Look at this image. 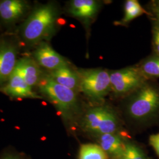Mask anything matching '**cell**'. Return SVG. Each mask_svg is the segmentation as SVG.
<instances>
[{
  "label": "cell",
  "instance_id": "cell-1",
  "mask_svg": "<svg viewBox=\"0 0 159 159\" xmlns=\"http://www.w3.org/2000/svg\"><path fill=\"white\" fill-rule=\"evenodd\" d=\"M124 110L126 116L137 124H148L159 119V84L148 80L125 97Z\"/></svg>",
  "mask_w": 159,
  "mask_h": 159
},
{
  "label": "cell",
  "instance_id": "cell-2",
  "mask_svg": "<svg viewBox=\"0 0 159 159\" xmlns=\"http://www.w3.org/2000/svg\"><path fill=\"white\" fill-rule=\"evenodd\" d=\"M38 86L42 94L56 107L67 127L71 129L78 127L84 110L77 93L60 85L49 75H44Z\"/></svg>",
  "mask_w": 159,
  "mask_h": 159
},
{
  "label": "cell",
  "instance_id": "cell-3",
  "mask_svg": "<svg viewBox=\"0 0 159 159\" xmlns=\"http://www.w3.org/2000/svg\"><path fill=\"white\" fill-rule=\"evenodd\" d=\"M60 11L56 4L49 2L38 7L23 24L21 33L27 43L39 44L54 34Z\"/></svg>",
  "mask_w": 159,
  "mask_h": 159
},
{
  "label": "cell",
  "instance_id": "cell-4",
  "mask_svg": "<svg viewBox=\"0 0 159 159\" xmlns=\"http://www.w3.org/2000/svg\"><path fill=\"white\" fill-rule=\"evenodd\" d=\"M78 127L94 137L120 133L121 127L117 113L113 108L104 103L94 104L83 111Z\"/></svg>",
  "mask_w": 159,
  "mask_h": 159
},
{
  "label": "cell",
  "instance_id": "cell-5",
  "mask_svg": "<svg viewBox=\"0 0 159 159\" xmlns=\"http://www.w3.org/2000/svg\"><path fill=\"white\" fill-rule=\"evenodd\" d=\"M80 91L94 104L104 103V98L111 92L109 71L102 68H80Z\"/></svg>",
  "mask_w": 159,
  "mask_h": 159
},
{
  "label": "cell",
  "instance_id": "cell-6",
  "mask_svg": "<svg viewBox=\"0 0 159 159\" xmlns=\"http://www.w3.org/2000/svg\"><path fill=\"white\" fill-rule=\"evenodd\" d=\"M109 74L111 92L116 97L125 98L148 80L137 66L109 71Z\"/></svg>",
  "mask_w": 159,
  "mask_h": 159
},
{
  "label": "cell",
  "instance_id": "cell-7",
  "mask_svg": "<svg viewBox=\"0 0 159 159\" xmlns=\"http://www.w3.org/2000/svg\"><path fill=\"white\" fill-rule=\"evenodd\" d=\"M102 3L96 0H73L68 4L67 11L84 25L87 31L95 21Z\"/></svg>",
  "mask_w": 159,
  "mask_h": 159
},
{
  "label": "cell",
  "instance_id": "cell-8",
  "mask_svg": "<svg viewBox=\"0 0 159 159\" xmlns=\"http://www.w3.org/2000/svg\"><path fill=\"white\" fill-rule=\"evenodd\" d=\"M34 56L35 61L40 66L51 71L68 66L66 59L46 42L43 41L38 44Z\"/></svg>",
  "mask_w": 159,
  "mask_h": 159
},
{
  "label": "cell",
  "instance_id": "cell-9",
  "mask_svg": "<svg viewBox=\"0 0 159 159\" xmlns=\"http://www.w3.org/2000/svg\"><path fill=\"white\" fill-rule=\"evenodd\" d=\"M1 91L13 98H43L42 96L33 91L32 87L25 82L16 67L6 85L2 87Z\"/></svg>",
  "mask_w": 159,
  "mask_h": 159
},
{
  "label": "cell",
  "instance_id": "cell-10",
  "mask_svg": "<svg viewBox=\"0 0 159 159\" xmlns=\"http://www.w3.org/2000/svg\"><path fill=\"white\" fill-rule=\"evenodd\" d=\"M16 45L8 41L0 43V85L3 84L13 73L17 60Z\"/></svg>",
  "mask_w": 159,
  "mask_h": 159
},
{
  "label": "cell",
  "instance_id": "cell-11",
  "mask_svg": "<svg viewBox=\"0 0 159 159\" xmlns=\"http://www.w3.org/2000/svg\"><path fill=\"white\" fill-rule=\"evenodd\" d=\"M97 143L108 158L116 159L123 153L128 142L120 133L104 134L94 137Z\"/></svg>",
  "mask_w": 159,
  "mask_h": 159
},
{
  "label": "cell",
  "instance_id": "cell-12",
  "mask_svg": "<svg viewBox=\"0 0 159 159\" xmlns=\"http://www.w3.org/2000/svg\"><path fill=\"white\" fill-rule=\"evenodd\" d=\"M16 68L30 87L39 85L44 75L35 60L30 57H23L17 60Z\"/></svg>",
  "mask_w": 159,
  "mask_h": 159
},
{
  "label": "cell",
  "instance_id": "cell-13",
  "mask_svg": "<svg viewBox=\"0 0 159 159\" xmlns=\"http://www.w3.org/2000/svg\"><path fill=\"white\" fill-rule=\"evenodd\" d=\"M28 8V3L25 1H2L0 2V18L5 23H15L26 13Z\"/></svg>",
  "mask_w": 159,
  "mask_h": 159
},
{
  "label": "cell",
  "instance_id": "cell-14",
  "mask_svg": "<svg viewBox=\"0 0 159 159\" xmlns=\"http://www.w3.org/2000/svg\"><path fill=\"white\" fill-rule=\"evenodd\" d=\"M49 76L60 85L75 92L80 91L79 75L77 70L65 66L52 71Z\"/></svg>",
  "mask_w": 159,
  "mask_h": 159
},
{
  "label": "cell",
  "instance_id": "cell-15",
  "mask_svg": "<svg viewBox=\"0 0 159 159\" xmlns=\"http://www.w3.org/2000/svg\"><path fill=\"white\" fill-rule=\"evenodd\" d=\"M144 14H149L146 11L137 0H127L125 4V14L119 20L114 24L116 26H127L131 21Z\"/></svg>",
  "mask_w": 159,
  "mask_h": 159
},
{
  "label": "cell",
  "instance_id": "cell-16",
  "mask_svg": "<svg viewBox=\"0 0 159 159\" xmlns=\"http://www.w3.org/2000/svg\"><path fill=\"white\" fill-rule=\"evenodd\" d=\"M140 73L147 80L159 78V56L152 54L145 58L137 66Z\"/></svg>",
  "mask_w": 159,
  "mask_h": 159
},
{
  "label": "cell",
  "instance_id": "cell-17",
  "mask_svg": "<svg viewBox=\"0 0 159 159\" xmlns=\"http://www.w3.org/2000/svg\"><path fill=\"white\" fill-rule=\"evenodd\" d=\"M108 156L96 144H84L80 148L79 159H108Z\"/></svg>",
  "mask_w": 159,
  "mask_h": 159
},
{
  "label": "cell",
  "instance_id": "cell-18",
  "mask_svg": "<svg viewBox=\"0 0 159 159\" xmlns=\"http://www.w3.org/2000/svg\"><path fill=\"white\" fill-rule=\"evenodd\" d=\"M116 159H148L146 153L137 145L127 142L123 153Z\"/></svg>",
  "mask_w": 159,
  "mask_h": 159
},
{
  "label": "cell",
  "instance_id": "cell-19",
  "mask_svg": "<svg viewBox=\"0 0 159 159\" xmlns=\"http://www.w3.org/2000/svg\"><path fill=\"white\" fill-rule=\"evenodd\" d=\"M152 47L153 54L159 56V24L153 22L152 27Z\"/></svg>",
  "mask_w": 159,
  "mask_h": 159
},
{
  "label": "cell",
  "instance_id": "cell-20",
  "mask_svg": "<svg viewBox=\"0 0 159 159\" xmlns=\"http://www.w3.org/2000/svg\"><path fill=\"white\" fill-rule=\"evenodd\" d=\"M0 159H29L23 153L12 149H8L0 154Z\"/></svg>",
  "mask_w": 159,
  "mask_h": 159
},
{
  "label": "cell",
  "instance_id": "cell-21",
  "mask_svg": "<svg viewBox=\"0 0 159 159\" xmlns=\"http://www.w3.org/2000/svg\"><path fill=\"white\" fill-rule=\"evenodd\" d=\"M150 14L152 15L153 21L159 24V0H155L150 2Z\"/></svg>",
  "mask_w": 159,
  "mask_h": 159
},
{
  "label": "cell",
  "instance_id": "cell-22",
  "mask_svg": "<svg viewBox=\"0 0 159 159\" xmlns=\"http://www.w3.org/2000/svg\"><path fill=\"white\" fill-rule=\"evenodd\" d=\"M149 143L159 157V132L150 136Z\"/></svg>",
  "mask_w": 159,
  "mask_h": 159
},
{
  "label": "cell",
  "instance_id": "cell-23",
  "mask_svg": "<svg viewBox=\"0 0 159 159\" xmlns=\"http://www.w3.org/2000/svg\"></svg>",
  "mask_w": 159,
  "mask_h": 159
}]
</instances>
